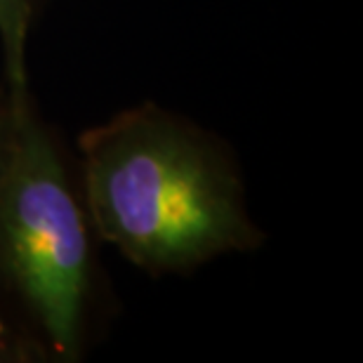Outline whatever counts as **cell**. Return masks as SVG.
Instances as JSON below:
<instances>
[{
  "mask_svg": "<svg viewBox=\"0 0 363 363\" xmlns=\"http://www.w3.org/2000/svg\"><path fill=\"white\" fill-rule=\"evenodd\" d=\"M76 168L97 238L142 272L186 274L264 243L227 144L151 101L85 130Z\"/></svg>",
  "mask_w": 363,
  "mask_h": 363,
  "instance_id": "cell-1",
  "label": "cell"
},
{
  "mask_svg": "<svg viewBox=\"0 0 363 363\" xmlns=\"http://www.w3.org/2000/svg\"><path fill=\"white\" fill-rule=\"evenodd\" d=\"M10 104L14 123L0 165V316L40 361L71 363L94 335L99 238L76 158L40 118L33 94Z\"/></svg>",
  "mask_w": 363,
  "mask_h": 363,
  "instance_id": "cell-2",
  "label": "cell"
},
{
  "mask_svg": "<svg viewBox=\"0 0 363 363\" xmlns=\"http://www.w3.org/2000/svg\"><path fill=\"white\" fill-rule=\"evenodd\" d=\"M48 0H0V48L5 62L7 97L19 101L31 94L26 74V48L35 19Z\"/></svg>",
  "mask_w": 363,
  "mask_h": 363,
  "instance_id": "cell-3",
  "label": "cell"
},
{
  "mask_svg": "<svg viewBox=\"0 0 363 363\" xmlns=\"http://www.w3.org/2000/svg\"><path fill=\"white\" fill-rule=\"evenodd\" d=\"M0 361H40L38 352L0 316Z\"/></svg>",
  "mask_w": 363,
  "mask_h": 363,
  "instance_id": "cell-4",
  "label": "cell"
},
{
  "mask_svg": "<svg viewBox=\"0 0 363 363\" xmlns=\"http://www.w3.org/2000/svg\"><path fill=\"white\" fill-rule=\"evenodd\" d=\"M12 123H14L12 104H10V99H7V92H5V94H0V165H3V161H5L7 144H10Z\"/></svg>",
  "mask_w": 363,
  "mask_h": 363,
  "instance_id": "cell-5",
  "label": "cell"
},
{
  "mask_svg": "<svg viewBox=\"0 0 363 363\" xmlns=\"http://www.w3.org/2000/svg\"><path fill=\"white\" fill-rule=\"evenodd\" d=\"M0 94H5V90H0Z\"/></svg>",
  "mask_w": 363,
  "mask_h": 363,
  "instance_id": "cell-6",
  "label": "cell"
}]
</instances>
